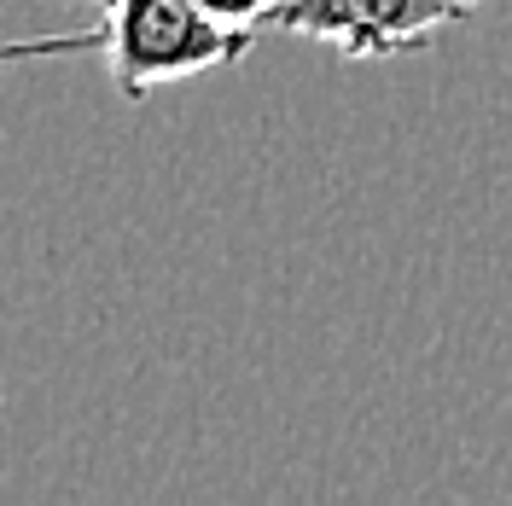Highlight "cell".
I'll return each mask as SVG.
<instances>
[{
    "instance_id": "7a4b0ae2",
    "label": "cell",
    "mask_w": 512,
    "mask_h": 506,
    "mask_svg": "<svg viewBox=\"0 0 512 506\" xmlns=\"http://www.w3.org/2000/svg\"><path fill=\"white\" fill-rule=\"evenodd\" d=\"M489 0H280L268 30L338 47L344 59H396L460 30Z\"/></svg>"
},
{
    "instance_id": "6da1fadb",
    "label": "cell",
    "mask_w": 512,
    "mask_h": 506,
    "mask_svg": "<svg viewBox=\"0 0 512 506\" xmlns=\"http://www.w3.org/2000/svg\"><path fill=\"white\" fill-rule=\"evenodd\" d=\"M256 47V30H233L210 18L198 0H99V24L76 35H35V41H0V64L70 59L99 53L117 94L146 99L152 88L187 82L204 70H227Z\"/></svg>"
},
{
    "instance_id": "3957f363",
    "label": "cell",
    "mask_w": 512,
    "mask_h": 506,
    "mask_svg": "<svg viewBox=\"0 0 512 506\" xmlns=\"http://www.w3.org/2000/svg\"><path fill=\"white\" fill-rule=\"evenodd\" d=\"M210 18H222L233 30H268V18H274V6L280 0H198Z\"/></svg>"
},
{
    "instance_id": "277c9868",
    "label": "cell",
    "mask_w": 512,
    "mask_h": 506,
    "mask_svg": "<svg viewBox=\"0 0 512 506\" xmlns=\"http://www.w3.org/2000/svg\"><path fill=\"white\" fill-rule=\"evenodd\" d=\"M94 6H99V0H94Z\"/></svg>"
}]
</instances>
